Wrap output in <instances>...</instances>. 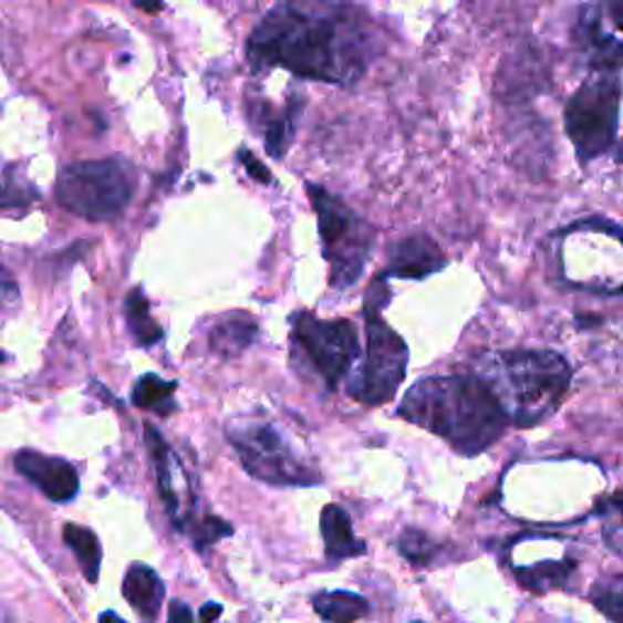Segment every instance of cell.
I'll return each mask as SVG.
<instances>
[{
    "instance_id": "24",
    "label": "cell",
    "mask_w": 623,
    "mask_h": 623,
    "mask_svg": "<svg viewBox=\"0 0 623 623\" xmlns=\"http://www.w3.org/2000/svg\"><path fill=\"white\" fill-rule=\"evenodd\" d=\"M438 551L442 546H436L429 536L417 529H405L399 536V553L414 565H429Z\"/></svg>"
},
{
    "instance_id": "10",
    "label": "cell",
    "mask_w": 623,
    "mask_h": 623,
    "mask_svg": "<svg viewBox=\"0 0 623 623\" xmlns=\"http://www.w3.org/2000/svg\"><path fill=\"white\" fill-rule=\"evenodd\" d=\"M578 44L594 71H621V0H590L582 8Z\"/></svg>"
},
{
    "instance_id": "30",
    "label": "cell",
    "mask_w": 623,
    "mask_h": 623,
    "mask_svg": "<svg viewBox=\"0 0 623 623\" xmlns=\"http://www.w3.org/2000/svg\"><path fill=\"white\" fill-rule=\"evenodd\" d=\"M200 621H205V623H210V621H215V619H219L222 616V604H217V602H210V604H205L203 609H200Z\"/></svg>"
},
{
    "instance_id": "12",
    "label": "cell",
    "mask_w": 623,
    "mask_h": 623,
    "mask_svg": "<svg viewBox=\"0 0 623 623\" xmlns=\"http://www.w3.org/2000/svg\"><path fill=\"white\" fill-rule=\"evenodd\" d=\"M15 468L22 478L40 487L52 502L64 505L79 495V473L66 460L37 454V450H20L15 456Z\"/></svg>"
},
{
    "instance_id": "9",
    "label": "cell",
    "mask_w": 623,
    "mask_h": 623,
    "mask_svg": "<svg viewBox=\"0 0 623 623\" xmlns=\"http://www.w3.org/2000/svg\"><path fill=\"white\" fill-rule=\"evenodd\" d=\"M290 339L308 356L324 385L332 390L344 381L351 365L361 359L359 332L346 320H320L312 312L302 310L292 316Z\"/></svg>"
},
{
    "instance_id": "23",
    "label": "cell",
    "mask_w": 623,
    "mask_h": 623,
    "mask_svg": "<svg viewBox=\"0 0 623 623\" xmlns=\"http://www.w3.org/2000/svg\"><path fill=\"white\" fill-rule=\"evenodd\" d=\"M40 198L34 186L24 183L15 166L0 164V210H10V207H28Z\"/></svg>"
},
{
    "instance_id": "5",
    "label": "cell",
    "mask_w": 623,
    "mask_h": 623,
    "mask_svg": "<svg viewBox=\"0 0 623 623\" xmlns=\"http://www.w3.org/2000/svg\"><path fill=\"white\" fill-rule=\"evenodd\" d=\"M227 438L237 448L241 466L256 480L283 487H310L322 482V475L300 458L273 422L253 417V414L235 417L227 424Z\"/></svg>"
},
{
    "instance_id": "26",
    "label": "cell",
    "mask_w": 623,
    "mask_h": 623,
    "mask_svg": "<svg viewBox=\"0 0 623 623\" xmlns=\"http://www.w3.org/2000/svg\"><path fill=\"white\" fill-rule=\"evenodd\" d=\"M592 600L596 604L600 612H604L612 621H621V606H623V596H621V580L614 578L612 582H600L592 592Z\"/></svg>"
},
{
    "instance_id": "29",
    "label": "cell",
    "mask_w": 623,
    "mask_h": 623,
    "mask_svg": "<svg viewBox=\"0 0 623 623\" xmlns=\"http://www.w3.org/2000/svg\"><path fill=\"white\" fill-rule=\"evenodd\" d=\"M168 621L170 623H190L193 621V612H190L186 604L176 602V604H170V609H168Z\"/></svg>"
},
{
    "instance_id": "19",
    "label": "cell",
    "mask_w": 623,
    "mask_h": 623,
    "mask_svg": "<svg viewBox=\"0 0 623 623\" xmlns=\"http://www.w3.org/2000/svg\"><path fill=\"white\" fill-rule=\"evenodd\" d=\"M314 612L324 621L351 623L368 614V602L353 592H320L312 596Z\"/></svg>"
},
{
    "instance_id": "14",
    "label": "cell",
    "mask_w": 623,
    "mask_h": 623,
    "mask_svg": "<svg viewBox=\"0 0 623 623\" xmlns=\"http://www.w3.org/2000/svg\"><path fill=\"white\" fill-rule=\"evenodd\" d=\"M302 113V95L290 97L283 110H276L271 105H256V117H259V125L263 129V142L266 152L273 158H283L288 146L295 137V127Z\"/></svg>"
},
{
    "instance_id": "17",
    "label": "cell",
    "mask_w": 623,
    "mask_h": 623,
    "mask_svg": "<svg viewBox=\"0 0 623 623\" xmlns=\"http://www.w3.org/2000/svg\"><path fill=\"white\" fill-rule=\"evenodd\" d=\"M256 329H259V324H256L251 314L231 312L212 326L210 346L217 356L235 359L251 346V341L256 339Z\"/></svg>"
},
{
    "instance_id": "28",
    "label": "cell",
    "mask_w": 623,
    "mask_h": 623,
    "mask_svg": "<svg viewBox=\"0 0 623 623\" xmlns=\"http://www.w3.org/2000/svg\"><path fill=\"white\" fill-rule=\"evenodd\" d=\"M241 164L247 166L251 178L261 180V183H271V174H268V168L259 162V158H253L249 152H241Z\"/></svg>"
},
{
    "instance_id": "31",
    "label": "cell",
    "mask_w": 623,
    "mask_h": 623,
    "mask_svg": "<svg viewBox=\"0 0 623 623\" xmlns=\"http://www.w3.org/2000/svg\"><path fill=\"white\" fill-rule=\"evenodd\" d=\"M134 6H139L146 12H158L164 8V0H132Z\"/></svg>"
},
{
    "instance_id": "7",
    "label": "cell",
    "mask_w": 623,
    "mask_h": 623,
    "mask_svg": "<svg viewBox=\"0 0 623 623\" xmlns=\"http://www.w3.org/2000/svg\"><path fill=\"white\" fill-rule=\"evenodd\" d=\"M310 203L320 217L324 259L332 268V285L351 288L361 278L373 247V229L351 207L320 186H308Z\"/></svg>"
},
{
    "instance_id": "1",
    "label": "cell",
    "mask_w": 623,
    "mask_h": 623,
    "mask_svg": "<svg viewBox=\"0 0 623 623\" xmlns=\"http://www.w3.org/2000/svg\"><path fill=\"white\" fill-rule=\"evenodd\" d=\"M383 46V28L356 0H283L253 28L247 56L256 71L353 85Z\"/></svg>"
},
{
    "instance_id": "4",
    "label": "cell",
    "mask_w": 623,
    "mask_h": 623,
    "mask_svg": "<svg viewBox=\"0 0 623 623\" xmlns=\"http://www.w3.org/2000/svg\"><path fill=\"white\" fill-rule=\"evenodd\" d=\"M385 302L387 288L381 276L371 285L363 308L368 349H365L363 363L349 381V395L365 407H381L393 399L407 375L409 349L405 339L381 316V308Z\"/></svg>"
},
{
    "instance_id": "2",
    "label": "cell",
    "mask_w": 623,
    "mask_h": 623,
    "mask_svg": "<svg viewBox=\"0 0 623 623\" xmlns=\"http://www.w3.org/2000/svg\"><path fill=\"white\" fill-rule=\"evenodd\" d=\"M399 417L442 436L463 456L495 446L507 429V414L478 375H432L409 387Z\"/></svg>"
},
{
    "instance_id": "27",
    "label": "cell",
    "mask_w": 623,
    "mask_h": 623,
    "mask_svg": "<svg viewBox=\"0 0 623 623\" xmlns=\"http://www.w3.org/2000/svg\"><path fill=\"white\" fill-rule=\"evenodd\" d=\"M20 298V288L15 283V278L10 276L8 268L0 263V312L12 308Z\"/></svg>"
},
{
    "instance_id": "22",
    "label": "cell",
    "mask_w": 623,
    "mask_h": 623,
    "mask_svg": "<svg viewBox=\"0 0 623 623\" xmlns=\"http://www.w3.org/2000/svg\"><path fill=\"white\" fill-rule=\"evenodd\" d=\"M572 570H575V560L541 563L529 570H519V580L523 582V588H529L533 592H546V590H553V588H560V584H565Z\"/></svg>"
},
{
    "instance_id": "20",
    "label": "cell",
    "mask_w": 623,
    "mask_h": 623,
    "mask_svg": "<svg viewBox=\"0 0 623 623\" xmlns=\"http://www.w3.org/2000/svg\"><path fill=\"white\" fill-rule=\"evenodd\" d=\"M174 393H176V383H168V381H164V377H158L154 373H146V375L139 377L137 385H134L132 402L139 409L168 414V412L176 409Z\"/></svg>"
},
{
    "instance_id": "16",
    "label": "cell",
    "mask_w": 623,
    "mask_h": 623,
    "mask_svg": "<svg viewBox=\"0 0 623 623\" xmlns=\"http://www.w3.org/2000/svg\"><path fill=\"white\" fill-rule=\"evenodd\" d=\"M122 594H125L127 604L142 619H156L166 600V588H164L162 578H158L149 565L134 563L125 575Z\"/></svg>"
},
{
    "instance_id": "3",
    "label": "cell",
    "mask_w": 623,
    "mask_h": 623,
    "mask_svg": "<svg viewBox=\"0 0 623 623\" xmlns=\"http://www.w3.org/2000/svg\"><path fill=\"white\" fill-rule=\"evenodd\" d=\"M475 375L492 390L509 424L536 426L563 402L572 371L555 351L515 349L485 356Z\"/></svg>"
},
{
    "instance_id": "11",
    "label": "cell",
    "mask_w": 623,
    "mask_h": 623,
    "mask_svg": "<svg viewBox=\"0 0 623 623\" xmlns=\"http://www.w3.org/2000/svg\"><path fill=\"white\" fill-rule=\"evenodd\" d=\"M144 436H146V448H149V456L156 468L158 495H162V499H164L168 517H170V521H174L176 529L188 531V523L193 517V507H188V502L193 499V492H190L188 482L180 485V480H186V478H183L178 458L164 442V436L158 434L152 424H146Z\"/></svg>"
},
{
    "instance_id": "18",
    "label": "cell",
    "mask_w": 623,
    "mask_h": 623,
    "mask_svg": "<svg viewBox=\"0 0 623 623\" xmlns=\"http://www.w3.org/2000/svg\"><path fill=\"white\" fill-rule=\"evenodd\" d=\"M64 541L73 551V555H76L85 580L95 584L97 578H101V563H103V548L101 541H97V536L91 529L79 527V523H66Z\"/></svg>"
},
{
    "instance_id": "8",
    "label": "cell",
    "mask_w": 623,
    "mask_h": 623,
    "mask_svg": "<svg viewBox=\"0 0 623 623\" xmlns=\"http://www.w3.org/2000/svg\"><path fill=\"white\" fill-rule=\"evenodd\" d=\"M621 81L619 71H596L565 105V129L582 164L604 156L616 144Z\"/></svg>"
},
{
    "instance_id": "13",
    "label": "cell",
    "mask_w": 623,
    "mask_h": 623,
    "mask_svg": "<svg viewBox=\"0 0 623 623\" xmlns=\"http://www.w3.org/2000/svg\"><path fill=\"white\" fill-rule=\"evenodd\" d=\"M446 263H448V259L444 256V251L438 249V243L432 237L412 235L407 239H402L399 243H395L383 276L419 280L432 273H438L442 268H446Z\"/></svg>"
},
{
    "instance_id": "25",
    "label": "cell",
    "mask_w": 623,
    "mask_h": 623,
    "mask_svg": "<svg viewBox=\"0 0 623 623\" xmlns=\"http://www.w3.org/2000/svg\"><path fill=\"white\" fill-rule=\"evenodd\" d=\"M190 527H193V543L198 551H205L207 546H215L219 539L235 533V529H231L229 523L219 517H205L200 521L190 523Z\"/></svg>"
},
{
    "instance_id": "15",
    "label": "cell",
    "mask_w": 623,
    "mask_h": 623,
    "mask_svg": "<svg viewBox=\"0 0 623 623\" xmlns=\"http://www.w3.org/2000/svg\"><path fill=\"white\" fill-rule=\"evenodd\" d=\"M320 527L324 539V553L332 563H341V560L365 553V543L359 539L356 531H353L349 515L339 505H326L322 509Z\"/></svg>"
},
{
    "instance_id": "6",
    "label": "cell",
    "mask_w": 623,
    "mask_h": 623,
    "mask_svg": "<svg viewBox=\"0 0 623 623\" xmlns=\"http://www.w3.org/2000/svg\"><path fill=\"white\" fill-rule=\"evenodd\" d=\"M137 176L125 158L71 164L56 180V200L85 219H113L132 203Z\"/></svg>"
},
{
    "instance_id": "21",
    "label": "cell",
    "mask_w": 623,
    "mask_h": 623,
    "mask_svg": "<svg viewBox=\"0 0 623 623\" xmlns=\"http://www.w3.org/2000/svg\"><path fill=\"white\" fill-rule=\"evenodd\" d=\"M125 314H127V322H129V329L134 334V341H137L139 346H154L156 341H162L164 332L152 316L149 302H146V298L142 295V290L129 292L127 302H125Z\"/></svg>"
}]
</instances>
